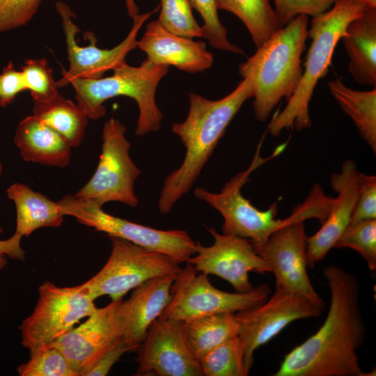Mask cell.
Instances as JSON below:
<instances>
[{"label":"cell","instance_id":"6da1fadb","mask_svg":"<svg viewBox=\"0 0 376 376\" xmlns=\"http://www.w3.org/2000/svg\"><path fill=\"white\" fill-rule=\"evenodd\" d=\"M330 306L322 325L286 354L274 376H373L359 365L357 350L366 337L360 285L351 272L334 265L323 269Z\"/></svg>","mask_w":376,"mask_h":376},{"label":"cell","instance_id":"7a4b0ae2","mask_svg":"<svg viewBox=\"0 0 376 376\" xmlns=\"http://www.w3.org/2000/svg\"><path fill=\"white\" fill-rule=\"evenodd\" d=\"M252 97L249 77L243 78L235 90L217 100H210L195 93L189 94L187 118L171 126L172 132L179 136L186 153L182 164L164 180L158 200L160 213H169L189 191L227 127L244 102Z\"/></svg>","mask_w":376,"mask_h":376},{"label":"cell","instance_id":"3957f363","mask_svg":"<svg viewBox=\"0 0 376 376\" xmlns=\"http://www.w3.org/2000/svg\"><path fill=\"white\" fill-rule=\"evenodd\" d=\"M259 150L249 168L226 182L219 193H212L199 187L194 194L220 212L224 218L223 233L237 235L250 240L259 253L269 237L276 230L289 224L315 218L322 224L326 219L334 198L325 195L318 183L313 187L305 201L298 205L288 217L276 219V203L265 210L256 208L241 192L251 172L266 159L260 157Z\"/></svg>","mask_w":376,"mask_h":376},{"label":"cell","instance_id":"277c9868","mask_svg":"<svg viewBox=\"0 0 376 376\" xmlns=\"http://www.w3.org/2000/svg\"><path fill=\"white\" fill-rule=\"evenodd\" d=\"M308 19L306 15H297L239 66L242 77L251 79L253 107L258 121H265L279 102L283 97L288 100L299 85Z\"/></svg>","mask_w":376,"mask_h":376},{"label":"cell","instance_id":"5b68a950","mask_svg":"<svg viewBox=\"0 0 376 376\" xmlns=\"http://www.w3.org/2000/svg\"><path fill=\"white\" fill-rule=\"evenodd\" d=\"M366 7L357 0H336L331 8L313 17L308 29L311 43L301 81L283 110L270 121L267 130L272 136H279L283 130L301 131L311 126L308 106L314 89L327 75L335 47L348 24Z\"/></svg>","mask_w":376,"mask_h":376},{"label":"cell","instance_id":"8992f818","mask_svg":"<svg viewBox=\"0 0 376 376\" xmlns=\"http://www.w3.org/2000/svg\"><path fill=\"white\" fill-rule=\"evenodd\" d=\"M169 68L168 65L155 64L146 58L139 67L125 63L113 70L110 77L76 78L70 84L75 91L77 104L92 120L106 114L104 103L107 100L120 95L134 99L139 110L135 134L143 136L161 128L163 114L157 104L155 94Z\"/></svg>","mask_w":376,"mask_h":376},{"label":"cell","instance_id":"52a82bcc","mask_svg":"<svg viewBox=\"0 0 376 376\" xmlns=\"http://www.w3.org/2000/svg\"><path fill=\"white\" fill-rule=\"evenodd\" d=\"M111 252L104 267L80 284L93 301L107 295L111 301L123 299L130 290L156 276L178 274L180 263L169 256L147 249L128 240L109 237Z\"/></svg>","mask_w":376,"mask_h":376},{"label":"cell","instance_id":"ba28073f","mask_svg":"<svg viewBox=\"0 0 376 376\" xmlns=\"http://www.w3.org/2000/svg\"><path fill=\"white\" fill-rule=\"evenodd\" d=\"M127 127L120 120L109 118L102 133V152L97 169L88 182L74 194L100 207L120 202L132 207L139 205L134 185L141 173L130 156V142Z\"/></svg>","mask_w":376,"mask_h":376},{"label":"cell","instance_id":"9c48e42d","mask_svg":"<svg viewBox=\"0 0 376 376\" xmlns=\"http://www.w3.org/2000/svg\"><path fill=\"white\" fill-rule=\"evenodd\" d=\"M207 276L187 262L175 276L171 299L159 318L184 321L205 315L235 313L263 304L271 294L266 283L246 292H225L213 286Z\"/></svg>","mask_w":376,"mask_h":376},{"label":"cell","instance_id":"30bf717a","mask_svg":"<svg viewBox=\"0 0 376 376\" xmlns=\"http://www.w3.org/2000/svg\"><path fill=\"white\" fill-rule=\"evenodd\" d=\"M65 216H72L85 226L109 237L128 240L149 250L169 256L180 264L196 253V242L182 230H163L113 216L102 207L75 195L68 194L58 201Z\"/></svg>","mask_w":376,"mask_h":376},{"label":"cell","instance_id":"8fae6325","mask_svg":"<svg viewBox=\"0 0 376 376\" xmlns=\"http://www.w3.org/2000/svg\"><path fill=\"white\" fill-rule=\"evenodd\" d=\"M38 294L32 313L19 327L22 345L29 352L52 345L97 308L80 285L62 288L45 281Z\"/></svg>","mask_w":376,"mask_h":376},{"label":"cell","instance_id":"7c38bea8","mask_svg":"<svg viewBox=\"0 0 376 376\" xmlns=\"http://www.w3.org/2000/svg\"><path fill=\"white\" fill-rule=\"evenodd\" d=\"M324 307L308 298L282 288L263 304L235 313L239 337L244 350V363L249 373L255 351L268 343L293 321L320 316Z\"/></svg>","mask_w":376,"mask_h":376},{"label":"cell","instance_id":"4fadbf2b","mask_svg":"<svg viewBox=\"0 0 376 376\" xmlns=\"http://www.w3.org/2000/svg\"><path fill=\"white\" fill-rule=\"evenodd\" d=\"M56 10L62 19V26L67 45L69 69L63 72L62 77L56 81L58 88L67 86L76 78L99 79L109 70H114L126 63L125 58L130 52L137 48L136 36L144 22L160 6L151 12L139 14L133 18L132 26L126 38L112 49H101L96 46L97 38L91 31L84 33V39H88L89 45L81 47L77 44L76 34L80 29L72 19L75 14L71 8L62 1H57Z\"/></svg>","mask_w":376,"mask_h":376},{"label":"cell","instance_id":"5bb4252c","mask_svg":"<svg viewBox=\"0 0 376 376\" xmlns=\"http://www.w3.org/2000/svg\"><path fill=\"white\" fill-rule=\"evenodd\" d=\"M207 229L213 236L214 243L205 246L196 242V253L188 261L198 272L226 280L237 292H249L255 288L249 280V272H271L270 266L250 240L220 234L212 226Z\"/></svg>","mask_w":376,"mask_h":376},{"label":"cell","instance_id":"9a60e30c","mask_svg":"<svg viewBox=\"0 0 376 376\" xmlns=\"http://www.w3.org/2000/svg\"><path fill=\"white\" fill-rule=\"evenodd\" d=\"M135 352L136 375L203 376L187 341L182 320L157 318Z\"/></svg>","mask_w":376,"mask_h":376},{"label":"cell","instance_id":"2e32d148","mask_svg":"<svg viewBox=\"0 0 376 376\" xmlns=\"http://www.w3.org/2000/svg\"><path fill=\"white\" fill-rule=\"evenodd\" d=\"M307 237L304 221H295L275 230L258 253L270 266L276 288L298 293L324 307L308 275Z\"/></svg>","mask_w":376,"mask_h":376},{"label":"cell","instance_id":"e0dca14e","mask_svg":"<svg viewBox=\"0 0 376 376\" xmlns=\"http://www.w3.org/2000/svg\"><path fill=\"white\" fill-rule=\"evenodd\" d=\"M123 299L96 310L52 345L59 349L78 376H86L99 358L122 338L118 306Z\"/></svg>","mask_w":376,"mask_h":376},{"label":"cell","instance_id":"ac0fdd59","mask_svg":"<svg viewBox=\"0 0 376 376\" xmlns=\"http://www.w3.org/2000/svg\"><path fill=\"white\" fill-rule=\"evenodd\" d=\"M359 171L352 159L345 160L339 173L331 177L332 189L338 193L321 228L306 240V260L309 267L324 258L350 225L358 194Z\"/></svg>","mask_w":376,"mask_h":376},{"label":"cell","instance_id":"d6986e66","mask_svg":"<svg viewBox=\"0 0 376 376\" xmlns=\"http://www.w3.org/2000/svg\"><path fill=\"white\" fill-rule=\"evenodd\" d=\"M176 274L152 278L134 288L126 301H120L118 313L123 324L122 338L132 351L136 350L149 327L169 304Z\"/></svg>","mask_w":376,"mask_h":376},{"label":"cell","instance_id":"ffe728a7","mask_svg":"<svg viewBox=\"0 0 376 376\" xmlns=\"http://www.w3.org/2000/svg\"><path fill=\"white\" fill-rule=\"evenodd\" d=\"M137 47L146 54L152 63L173 65L189 73L206 70L214 62L205 42L173 34L157 19L148 24L143 37L137 42Z\"/></svg>","mask_w":376,"mask_h":376},{"label":"cell","instance_id":"44dd1931","mask_svg":"<svg viewBox=\"0 0 376 376\" xmlns=\"http://www.w3.org/2000/svg\"><path fill=\"white\" fill-rule=\"evenodd\" d=\"M13 139L25 162L59 168L70 163L72 147L56 131L34 115L19 122Z\"/></svg>","mask_w":376,"mask_h":376},{"label":"cell","instance_id":"7402d4cb","mask_svg":"<svg viewBox=\"0 0 376 376\" xmlns=\"http://www.w3.org/2000/svg\"><path fill=\"white\" fill-rule=\"evenodd\" d=\"M348 70L360 84L376 86V8L366 7L351 21L342 37Z\"/></svg>","mask_w":376,"mask_h":376},{"label":"cell","instance_id":"603a6c76","mask_svg":"<svg viewBox=\"0 0 376 376\" xmlns=\"http://www.w3.org/2000/svg\"><path fill=\"white\" fill-rule=\"evenodd\" d=\"M6 194L16 207L15 233L22 237L37 229L58 228L62 224L65 215L58 202L20 182L12 184Z\"/></svg>","mask_w":376,"mask_h":376},{"label":"cell","instance_id":"cb8c5ba5","mask_svg":"<svg viewBox=\"0 0 376 376\" xmlns=\"http://www.w3.org/2000/svg\"><path fill=\"white\" fill-rule=\"evenodd\" d=\"M329 90L345 114L353 121L361 137L376 153V87L356 91L336 78L328 82Z\"/></svg>","mask_w":376,"mask_h":376},{"label":"cell","instance_id":"d4e9b609","mask_svg":"<svg viewBox=\"0 0 376 376\" xmlns=\"http://www.w3.org/2000/svg\"><path fill=\"white\" fill-rule=\"evenodd\" d=\"M238 328L235 313H230L205 315L183 321L187 341L198 361L217 345L237 336Z\"/></svg>","mask_w":376,"mask_h":376},{"label":"cell","instance_id":"484cf974","mask_svg":"<svg viewBox=\"0 0 376 376\" xmlns=\"http://www.w3.org/2000/svg\"><path fill=\"white\" fill-rule=\"evenodd\" d=\"M33 102V115L56 131L72 148L81 145L88 118L77 104L59 93L50 101Z\"/></svg>","mask_w":376,"mask_h":376},{"label":"cell","instance_id":"4316f807","mask_svg":"<svg viewBox=\"0 0 376 376\" xmlns=\"http://www.w3.org/2000/svg\"><path fill=\"white\" fill-rule=\"evenodd\" d=\"M218 10L237 16L248 29L257 48L281 26L269 0H215Z\"/></svg>","mask_w":376,"mask_h":376},{"label":"cell","instance_id":"83f0119b","mask_svg":"<svg viewBox=\"0 0 376 376\" xmlns=\"http://www.w3.org/2000/svg\"><path fill=\"white\" fill-rule=\"evenodd\" d=\"M203 376H246L242 343L235 336L199 359Z\"/></svg>","mask_w":376,"mask_h":376},{"label":"cell","instance_id":"f1b7e54d","mask_svg":"<svg viewBox=\"0 0 376 376\" xmlns=\"http://www.w3.org/2000/svg\"><path fill=\"white\" fill-rule=\"evenodd\" d=\"M17 371L20 376H78L62 352L52 345L30 351L29 359Z\"/></svg>","mask_w":376,"mask_h":376},{"label":"cell","instance_id":"f546056e","mask_svg":"<svg viewBox=\"0 0 376 376\" xmlns=\"http://www.w3.org/2000/svg\"><path fill=\"white\" fill-rule=\"evenodd\" d=\"M157 19L168 31L179 36L203 38V31L195 19L189 0H160Z\"/></svg>","mask_w":376,"mask_h":376},{"label":"cell","instance_id":"4dcf8cb0","mask_svg":"<svg viewBox=\"0 0 376 376\" xmlns=\"http://www.w3.org/2000/svg\"><path fill=\"white\" fill-rule=\"evenodd\" d=\"M191 6L201 16L203 37L210 45L217 49L245 55L238 46L228 39V30L220 22L215 0H189Z\"/></svg>","mask_w":376,"mask_h":376},{"label":"cell","instance_id":"1f68e13d","mask_svg":"<svg viewBox=\"0 0 376 376\" xmlns=\"http://www.w3.org/2000/svg\"><path fill=\"white\" fill-rule=\"evenodd\" d=\"M335 248H350L366 260L369 269H376V219L350 225L334 245Z\"/></svg>","mask_w":376,"mask_h":376},{"label":"cell","instance_id":"d6a6232c","mask_svg":"<svg viewBox=\"0 0 376 376\" xmlns=\"http://www.w3.org/2000/svg\"><path fill=\"white\" fill-rule=\"evenodd\" d=\"M26 88L31 91L33 101L45 102L58 93L52 70L46 58L28 59L21 70Z\"/></svg>","mask_w":376,"mask_h":376},{"label":"cell","instance_id":"836d02e7","mask_svg":"<svg viewBox=\"0 0 376 376\" xmlns=\"http://www.w3.org/2000/svg\"><path fill=\"white\" fill-rule=\"evenodd\" d=\"M42 0H0V32L26 25Z\"/></svg>","mask_w":376,"mask_h":376},{"label":"cell","instance_id":"e575fe53","mask_svg":"<svg viewBox=\"0 0 376 376\" xmlns=\"http://www.w3.org/2000/svg\"><path fill=\"white\" fill-rule=\"evenodd\" d=\"M275 13L280 25L285 26L297 15L312 17L328 10L336 0H274Z\"/></svg>","mask_w":376,"mask_h":376},{"label":"cell","instance_id":"d590c367","mask_svg":"<svg viewBox=\"0 0 376 376\" xmlns=\"http://www.w3.org/2000/svg\"><path fill=\"white\" fill-rule=\"evenodd\" d=\"M358 183V198L350 225L376 219V176L359 172Z\"/></svg>","mask_w":376,"mask_h":376},{"label":"cell","instance_id":"8d00e7d4","mask_svg":"<svg viewBox=\"0 0 376 376\" xmlns=\"http://www.w3.org/2000/svg\"><path fill=\"white\" fill-rule=\"evenodd\" d=\"M25 90L22 71L17 70L10 61L0 74V107H8L19 93Z\"/></svg>","mask_w":376,"mask_h":376},{"label":"cell","instance_id":"74e56055","mask_svg":"<svg viewBox=\"0 0 376 376\" xmlns=\"http://www.w3.org/2000/svg\"><path fill=\"white\" fill-rule=\"evenodd\" d=\"M132 351L123 338L118 340L93 365L86 376H105L113 365L127 352Z\"/></svg>","mask_w":376,"mask_h":376},{"label":"cell","instance_id":"f35d334b","mask_svg":"<svg viewBox=\"0 0 376 376\" xmlns=\"http://www.w3.org/2000/svg\"><path fill=\"white\" fill-rule=\"evenodd\" d=\"M22 238L19 234L15 232L10 237L0 240V271L6 267L7 258L15 260H24L25 251L21 246Z\"/></svg>","mask_w":376,"mask_h":376},{"label":"cell","instance_id":"ab89813d","mask_svg":"<svg viewBox=\"0 0 376 376\" xmlns=\"http://www.w3.org/2000/svg\"><path fill=\"white\" fill-rule=\"evenodd\" d=\"M127 14L131 18H134L139 14V9L134 0H125Z\"/></svg>","mask_w":376,"mask_h":376},{"label":"cell","instance_id":"60d3db41","mask_svg":"<svg viewBox=\"0 0 376 376\" xmlns=\"http://www.w3.org/2000/svg\"><path fill=\"white\" fill-rule=\"evenodd\" d=\"M366 7L376 8V0H357Z\"/></svg>","mask_w":376,"mask_h":376},{"label":"cell","instance_id":"b9f144b4","mask_svg":"<svg viewBox=\"0 0 376 376\" xmlns=\"http://www.w3.org/2000/svg\"><path fill=\"white\" fill-rule=\"evenodd\" d=\"M2 172H3V164H2L1 162V159H0V177H1V174H2Z\"/></svg>","mask_w":376,"mask_h":376},{"label":"cell","instance_id":"7bdbcfd3","mask_svg":"<svg viewBox=\"0 0 376 376\" xmlns=\"http://www.w3.org/2000/svg\"><path fill=\"white\" fill-rule=\"evenodd\" d=\"M3 233V230L2 227L0 226V233Z\"/></svg>","mask_w":376,"mask_h":376}]
</instances>
